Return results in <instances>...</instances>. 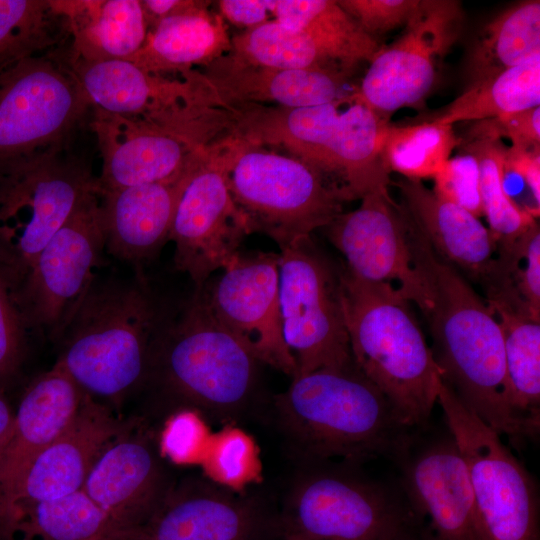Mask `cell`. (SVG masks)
<instances>
[{"instance_id": "obj_30", "label": "cell", "mask_w": 540, "mask_h": 540, "mask_svg": "<svg viewBox=\"0 0 540 540\" xmlns=\"http://www.w3.org/2000/svg\"><path fill=\"white\" fill-rule=\"evenodd\" d=\"M0 540H136L82 489L38 502L0 520Z\"/></svg>"}, {"instance_id": "obj_49", "label": "cell", "mask_w": 540, "mask_h": 540, "mask_svg": "<svg viewBox=\"0 0 540 540\" xmlns=\"http://www.w3.org/2000/svg\"><path fill=\"white\" fill-rule=\"evenodd\" d=\"M418 518L415 516L393 540H434L428 528L422 527Z\"/></svg>"}, {"instance_id": "obj_35", "label": "cell", "mask_w": 540, "mask_h": 540, "mask_svg": "<svg viewBox=\"0 0 540 540\" xmlns=\"http://www.w3.org/2000/svg\"><path fill=\"white\" fill-rule=\"evenodd\" d=\"M71 38L57 1L0 0V73Z\"/></svg>"}, {"instance_id": "obj_45", "label": "cell", "mask_w": 540, "mask_h": 540, "mask_svg": "<svg viewBox=\"0 0 540 540\" xmlns=\"http://www.w3.org/2000/svg\"><path fill=\"white\" fill-rule=\"evenodd\" d=\"M26 327L11 285L0 272V386L15 374L20 365Z\"/></svg>"}, {"instance_id": "obj_41", "label": "cell", "mask_w": 540, "mask_h": 540, "mask_svg": "<svg viewBox=\"0 0 540 540\" xmlns=\"http://www.w3.org/2000/svg\"><path fill=\"white\" fill-rule=\"evenodd\" d=\"M433 178V192L437 196L478 218L483 216L479 163L472 152L463 148Z\"/></svg>"}, {"instance_id": "obj_1", "label": "cell", "mask_w": 540, "mask_h": 540, "mask_svg": "<svg viewBox=\"0 0 540 540\" xmlns=\"http://www.w3.org/2000/svg\"><path fill=\"white\" fill-rule=\"evenodd\" d=\"M408 239L430 293L424 315L443 382L499 435L534 436L511 406L502 332L486 301L435 253L410 219Z\"/></svg>"}, {"instance_id": "obj_19", "label": "cell", "mask_w": 540, "mask_h": 540, "mask_svg": "<svg viewBox=\"0 0 540 540\" xmlns=\"http://www.w3.org/2000/svg\"><path fill=\"white\" fill-rule=\"evenodd\" d=\"M447 431L427 438L414 432L396 460L402 493L434 540H487L466 464Z\"/></svg>"}, {"instance_id": "obj_27", "label": "cell", "mask_w": 540, "mask_h": 540, "mask_svg": "<svg viewBox=\"0 0 540 540\" xmlns=\"http://www.w3.org/2000/svg\"><path fill=\"white\" fill-rule=\"evenodd\" d=\"M210 1H193L148 30L142 48L130 59L154 74L179 76L201 69L231 51L225 20L209 9Z\"/></svg>"}, {"instance_id": "obj_33", "label": "cell", "mask_w": 540, "mask_h": 540, "mask_svg": "<svg viewBox=\"0 0 540 540\" xmlns=\"http://www.w3.org/2000/svg\"><path fill=\"white\" fill-rule=\"evenodd\" d=\"M540 52V1H521L495 16L475 39L467 58L468 85Z\"/></svg>"}, {"instance_id": "obj_32", "label": "cell", "mask_w": 540, "mask_h": 540, "mask_svg": "<svg viewBox=\"0 0 540 540\" xmlns=\"http://www.w3.org/2000/svg\"><path fill=\"white\" fill-rule=\"evenodd\" d=\"M502 332L511 406L533 435L540 419V320L499 299L486 300Z\"/></svg>"}, {"instance_id": "obj_7", "label": "cell", "mask_w": 540, "mask_h": 540, "mask_svg": "<svg viewBox=\"0 0 540 540\" xmlns=\"http://www.w3.org/2000/svg\"><path fill=\"white\" fill-rule=\"evenodd\" d=\"M237 139L227 179L250 233H263L283 248L342 213V199L312 166Z\"/></svg>"}, {"instance_id": "obj_38", "label": "cell", "mask_w": 540, "mask_h": 540, "mask_svg": "<svg viewBox=\"0 0 540 540\" xmlns=\"http://www.w3.org/2000/svg\"><path fill=\"white\" fill-rule=\"evenodd\" d=\"M460 146L472 152L479 163L483 216L498 251L510 248L536 219L519 209L507 196L502 183L506 146L502 141H472Z\"/></svg>"}, {"instance_id": "obj_14", "label": "cell", "mask_w": 540, "mask_h": 540, "mask_svg": "<svg viewBox=\"0 0 540 540\" xmlns=\"http://www.w3.org/2000/svg\"><path fill=\"white\" fill-rule=\"evenodd\" d=\"M90 106L68 63L55 52L0 73V164L61 151Z\"/></svg>"}, {"instance_id": "obj_29", "label": "cell", "mask_w": 540, "mask_h": 540, "mask_svg": "<svg viewBox=\"0 0 540 540\" xmlns=\"http://www.w3.org/2000/svg\"><path fill=\"white\" fill-rule=\"evenodd\" d=\"M68 21L73 59L128 60L144 45L148 25L139 0L57 1Z\"/></svg>"}, {"instance_id": "obj_21", "label": "cell", "mask_w": 540, "mask_h": 540, "mask_svg": "<svg viewBox=\"0 0 540 540\" xmlns=\"http://www.w3.org/2000/svg\"><path fill=\"white\" fill-rule=\"evenodd\" d=\"M124 429L107 406L85 394L69 426L32 461L0 505V520L26 506L81 490L97 457L124 435Z\"/></svg>"}, {"instance_id": "obj_40", "label": "cell", "mask_w": 540, "mask_h": 540, "mask_svg": "<svg viewBox=\"0 0 540 540\" xmlns=\"http://www.w3.org/2000/svg\"><path fill=\"white\" fill-rule=\"evenodd\" d=\"M212 433L195 409H181L170 416L160 434L161 454L178 465L201 464Z\"/></svg>"}, {"instance_id": "obj_8", "label": "cell", "mask_w": 540, "mask_h": 540, "mask_svg": "<svg viewBox=\"0 0 540 540\" xmlns=\"http://www.w3.org/2000/svg\"><path fill=\"white\" fill-rule=\"evenodd\" d=\"M96 187L89 170L61 151L0 164V272L12 289Z\"/></svg>"}, {"instance_id": "obj_36", "label": "cell", "mask_w": 540, "mask_h": 540, "mask_svg": "<svg viewBox=\"0 0 540 540\" xmlns=\"http://www.w3.org/2000/svg\"><path fill=\"white\" fill-rule=\"evenodd\" d=\"M461 145L452 125L430 120L410 125L387 122L379 137V158L385 171L407 179L433 178Z\"/></svg>"}, {"instance_id": "obj_31", "label": "cell", "mask_w": 540, "mask_h": 540, "mask_svg": "<svg viewBox=\"0 0 540 540\" xmlns=\"http://www.w3.org/2000/svg\"><path fill=\"white\" fill-rule=\"evenodd\" d=\"M231 54L247 62L280 69L326 70L351 75L355 56L310 34L269 20L231 37Z\"/></svg>"}, {"instance_id": "obj_3", "label": "cell", "mask_w": 540, "mask_h": 540, "mask_svg": "<svg viewBox=\"0 0 540 540\" xmlns=\"http://www.w3.org/2000/svg\"><path fill=\"white\" fill-rule=\"evenodd\" d=\"M280 422L312 463H350L402 454L416 430L355 366L322 368L292 378L276 398Z\"/></svg>"}, {"instance_id": "obj_13", "label": "cell", "mask_w": 540, "mask_h": 540, "mask_svg": "<svg viewBox=\"0 0 540 540\" xmlns=\"http://www.w3.org/2000/svg\"><path fill=\"white\" fill-rule=\"evenodd\" d=\"M105 235L100 195L90 192L12 289L26 326L61 338L95 281Z\"/></svg>"}, {"instance_id": "obj_23", "label": "cell", "mask_w": 540, "mask_h": 540, "mask_svg": "<svg viewBox=\"0 0 540 540\" xmlns=\"http://www.w3.org/2000/svg\"><path fill=\"white\" fill-rule=\"evenodd\" d=\"M82 490L136 537L166 497L163 472L149 443L124 435L97 457Z\"/></svg>"}, {"instance_id": "obj_46", "label": "cell", "mask_w": 540, "mask_h": 540, "mask_svg": "<svg viewBox=\"0 0 540 540\" xmlns=\"http://www.w3.org/2000/svg\"><path fill=\"white\" fill-rule=\"evenodd\" d=\"M217 3L224 20L251 29L269 21L273 0H220Z\"/></svg>"}, {"instance_id": "obj_48", "label": "cell", "mask_w": 540, "mask_h": 540, "mask_svg": "<svg viewBox=\"0 0 540 540\" xmlns=\"http://www.w3.org/2000/svg\"><path fill=\"white\" fill-rule=\"evenodd\" d=\"M14 422V413L0 392V466L10 441Z\"/></svg>"}, {"instance_id": "obj_6", "label": "cell", "mask_w": 540, "mask_h": 540, "mask_svg": "<svg viewBox=\"0 0 540 540\" xmlns=\"http://www.w3.org/2000/svg\"><path fill=\"white\" fill-rule=\"evenodd\" d=\"M258 361L218 321L203 286L195 288L154 339L150 369L164 385L213 413L238 410L250 397Z\"/></svg>"}, {"instance_id": "obj_12", "label": "cell", "mask_w": 540, "mask_h": 540, "mask_svg": "<svg viewBox=\"0 0 540 540\" xmlns=\"http://www.w3.org/2000/svg\"><path fill=\"white\" fill-rule=\"evenodd\" d=\"M280 250L283 335L296 364V376L353 365L340 275L314 247L310 237Z\"/></svg>"}, {"instance_id": "obj_34", "label": "cell", "mask_w": 540, "mask_h": 540, "mask_svg": "<svg viewBox=\"0 0 540 540\" xmlns=\"http://www.w3.org/2000/svg\"><path fill=\"white\" fill-rule=\"evenodd\" d=\"M540 104V52L519 65L476 82L429 120L446 125L473 122Z\"/></svg>"}, {"instance_id": "obj_15", "label": "cell", "mask_w": 540, "mask_h": 540, "mask_svg": "<svg viewBox=\"0 0 540 540\" xmlns=\"http://www.w3.org/2000/svg\"><path fill=\"white\" fill-rule=\"evenodd\" d=\"M230 136L198 162L181 193L169 240L176 268L201 288L213 272L225 269L250 234L228 186V167L237 143Z\"/></svg>"}, {"instance_id": "obj_11", "label": "cell", "mask_w": 540, "mask_h": 540, "mask_svg": "<svg viewBox=\"0 0 540 540\" xmlns=\"http://www.w3.org/2000/svg\"><path fill=\"white\" fill-rule=\"evenodd\" d=\"M437 403L466 464L487 540H538L537 492L527 470L443 380Z\"/></svg>"}, {"instance_id": "obj_37", "label": "cell", "mask_w": 540, "mask_h": 540, "mask_svg": "<svg viewBox=\"0 0 540 540\" xmlns=\"http://www.w3.org/2000/svg\"><path fill=\"white\" fill-rule=\"evenodd\" d=\"M271 14L285 27L304 31L370 62L381 48L337 3V0H273Z\"/></svg>"}, {"instance_id": "obj_22", "label": "cell", "mask_w": 540, "mask_h": 540, "mask_svg": "<svg viewBox=\"0 0 540 540\" xmlns=\"http://www.w3.org/2000/svg\"><path fill=\"white\" fill-rule=\"evenodd\" d=\"M198 70L224 108L241 104L300 108L353 92L346 88L351 76L346 73L267 67L230 52Z\"/></svg>"}, {"instance_id": "obj_16", "label": "cell", "mask_w": 540, "mask_h": 540, "mask_svg": "<svg viewBox=\"0 0 540 540\" xmlns=\"http://www.w3.org/2000/svg\"><path fill=\"white\" fill-rule=\"evenodd\" d=\"M463 28L461 2L419 0L401 36L381 46L369 62L357 95L386 121L402 108L417 106L431 93Z\"/></svg>"}, {"instance_id": "obj_2", "label": "cell", "mask_w": 540, "mask_h": 540, "mask_svg": "<svg viewBox=\"0 0 540 540\" xmlns=\"http://www.w3.org/2000/svg\"><path fill=\"white\" fill-rule=\"evenodd\" d=\"M235 137L280 148L316 169L342 201L387 190L390 176L379 158V137L388 122L352 93L332 102L300 107L241 104L227 107Z\"/></svg>"}, {"instance_id": "obj_18", "label": "cell", "mask_w": 540, "mask_h": 540, "mask_svg": "<svg viewBox=\"0 0 540 540\" xmlns=\"http://www.w3.org/2000/svg\"><path fill=\"white\" fill-rule=\"evenodd\" d=\"M203 290L218 321L258 362L296 376V364L283 335L279 254L239 252Z\"/></svg>"}, {"instance_id": "obj_39", "label": "cell", "mask_w": 540, "mask_h": 540, "mask_svg": "<svg viewBox=\"0 0 540 540\" xmlns=\"http://www.w3.org/2000/svg\"><path fill=\"white\" fill-rule=\"evenodd\" d=\"M200 465L209 479L236 492L262 478L255 440L244 430L230 425L212 433Z\"/></svg>"}, {"instance_id": "obj_5", "label": "cell", "mask_w": 540, "mask_h": 540, "mask_svg": "<svg viewBox=\"0 0 540 540\" xmlns=\"http://www.w3.org/2000/svg\"><path fill=\"white\" fill-rule=\"evenodd\" d=\"M161 321L141 280L94 281L60 338L57 362L91 398L120 399L149 372Z\"/></svg>"}, {"instance_id": "obj_25", "label": "cell", "mask_w": 540, "mask_h": 540, "mask_svg": "<svg viewBox=\"0 0 540 540\" xmlns=\"http://www.w3.org/2000/svg\"><path fill=\"white\" fill-rule=\"evenodd\" d=\"M203 156L172 180L98 191L105 249L129 262L153 256L169 240L181 193Z\"/></svg>"}, {"instance_id": "obj_24", "label": "cell", "mask_w": 540, "mask_h": 540, "mask_svg": "<svg viewBox=\"0 0 540 540\" xmlns=\"http://www.w3.org/2000/svg\"><path fill=\"white\" fill-rule=\"evenodd\" d=\"M85 393L59 362L27 388L0 466V505L11 495L32 461L72 422Z\"/></svg>"}, {"instance_id": "obj_26", "label": "cell", "mask_w": 540, "mask_h": 540, "mask_svg": "<svg viewBox=\"0 0 540 540\" xmlns=\"http://www.w3.org/2000/svg\"><path fill=\"white\" fill-rule=\"evenodd\" d=\"M398 187L403 208L435 253L484 285L495 265L497 243L478 217L427 188L421 180L403 178Z\"/></svg>"}, {"instance_id": "obj_10", "label": "cell", "mask_w": 540, "mask_h": 540, "mask_svg": "<svg viewBox=\"0 0 540 540\" xmlns=\"http://www.w3.org/2000/svg\"><path fill=\"white\" fill-rule=\"evenodd\" d=\"M90 106L128 120L188 133H215L227 112L196 69L154 74L129 60L83 61L68 56Z\"/></svg>"}, {"instance_id": "obj_4", "label": "cell", "mask_w": 540, "mask_h": 540, "mask_svg": "<svg viewBox=\"0 0 540 540\" xmlns=\"http://www.w3.org/2000/svg\"><path fill=\"white\" fill-rule=\"evenodd\" d=\"M351 356L410 429L426 428L442 373L409 302L389 287L340 274Z\"/></svg>"}, {"instance_id": "obj_20", "label": "cell", "mask_w": 540, "mask_h": 540, "mask_svg": "<svg viewBox=\"0 0 540 540\" xmlns=\"http://www.w3.org/2000/svg\"><path fill=\"white\" fill-rule=\"evenodd\" d=\"M92 129L102 157L98 191L172 180L232 135L187 133L128 120L94 108Z\"/></svg>"}, {"instance_id": "obj_28", "label": "cell", "mask_w": 540, "mask_h": 540, "mask_svg": "<svg viewBox=\"0 0 540 540\" xmlns=\"http://www.w3.org/2000/svg\"><path fill=\"white\" fill-rule=\"evenodd\" d=\"M262 521L253 503L218 491L166 495L136 540H254Z\"/></svg>"}, {"instance_id": "obj_44", "label": "cell", "mask_w": 540, "mask_h": 540, "mask_svg": "<svg viewBox=\"0 0 540 540\" xmlns=\"http://www.w3.org/2000/svg\"><path fill=\"white\" fill-rule=\"evenodd\" d=\"M340 7L370 36L406 25L419 0H337Z\"/></svg>"}, {"instance_id": "obj_43", "label": "cell", "mask_w": 540, "mask_h": 540, "mask_svg": "<svg viewBox=\"0 0 540 540\" xmlns=\"http://www.w3.org/2000/svg\"><path fill=\"white\" fill-rule=\"evenodd\" d=\"M460 139L461 144L508 139L511 147L540 149V106L473 121L468 126L465 137Z\"/></svg>"}, {"instance_id": "obj_47", "label": "cell", "mask_w": 540, "mask_h": 540, "mask_svg": "<svg viewBox=\"0 0 540 540\" xmlns=\"http://www.w3.org/2000/svg\"><path fill=\"white\" fill-rule=\"evenodd\" d=\"M190 0H143L141 5L148 25V30L159 20L182 10Z\"/></svg>"}, {"instance_id": "obj_17", "label": "cell", "mask_w": 540, "mask_h": 540, "mask_svg": "<svg viewBox=\"0 0 540 540\" xmlns=\"http://www.w3.org/2000/svg\"><path fill=\"white\" fill-rule=\"evenodd\" d=\"M331 243L345 257V273L372 286L389 287L424 314L428 286L416 268L409 246V219L388 190L367 194L358 208L340 213L326 227Z\"/></svg>"}, {"instance_id": "obj_42", "label": "cell", "mask_w": 540, "mask_h": 540, "mask_svg": "<svg viewBox=\"0 0 540 540\" xmlns=\"http://www.w3.org/2000/svg\"><path fill=\"white\" fill-rule=\"evenodd\" d=\"M502 183L509 199L537 220L540 213V149L506 147Z\"/></svg>"}, {"instance_id": "obj_9", "label": "cell", "mask_w": 540, "mask_h": 540, "mask_svg": "<svg viewBox=\"0 0 540 540\" xmlns=\"http://www.w3.org/2000/svg\"><path fill=\"white\" fill-rule=\"evenodd\" d=\"M415 516L403 493L320 462L296 480L278 530L284 540H393Z\"/></svg>"}]
</instances>
